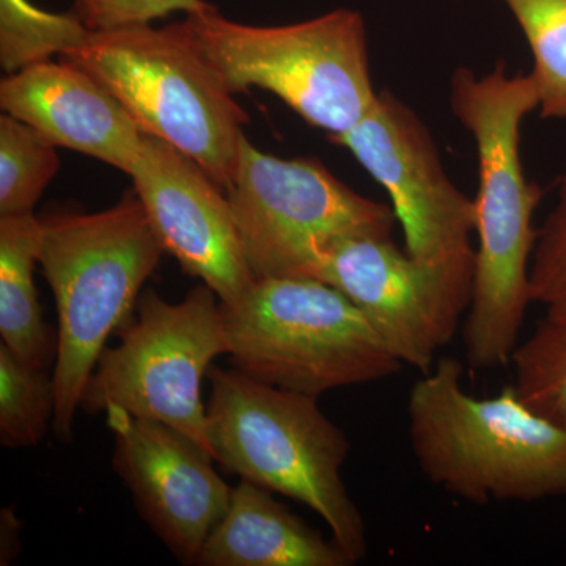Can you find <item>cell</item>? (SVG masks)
Wrapping results in <instances>:
<instances>
[{
	"label": "cell",
	"instance_id": "5b68a950",
	"mask_svg": "<svg viewBox=\"0 0 566 566\" xmlns=\"http://www.w3.org/2000/svg\"><path fill=\"white\" fill-rule=\"evenodd\" d=\"M61 57L102 82L142 133L189 156L229 191L248 114L181 21L92 32Z\"/></svg>",
	"mask_w": 566,
	"mask_h": 566
},
{
	"label": "cell",
	"instance_id": "e0dca14e",
	"mask_svg": "<svg viewBox=\"0 0 566 566\" xmlns=\"http://www.w3.org/2000/svg\"><path fill=\"white\" fill-rule=\"evenodd\" d=\"M92 32L76 13H50L31 0H0V65L18 73L81 46Z\"/></svg>",
	"mask_w": 566,
	"mask_h": 566
},
{
	"label": "cell",
	"instance_id": "2e32d148",
	"mask_svg": "<svg viewBox=\"0 0 566 566\" xmlns=\"http://www.w3.org/2000/svg\"><path fill=\"white\" fill-rule=\"evenodd\" d=\"M40 218H0V338L22 363L48 370L57 337L44 323L33 273L39 264Z\"/></svg>",
	"mask_w": 566,
	"mask_h": 566
},
{
	"label": "cell",
	"instance_id": "d6986e66",
	"mask_svg": "<svg viewBox=\"0 0 566 566\" xmlns=\"http://www.w3.org/2000/svg\"><path fill=\"white\" fill-rule=\"evenodd\" d=\"M55 148L24 122L0 117V218L32 214L61 167Z\"/></svg>",
	"mask_w": 566,
	"mask_h": 566
},
{
	"label": "cell",
	"instance_id": "277c9868",
	"mask_svg": "<svg viewBox=\"0 0 566 566\" xmlns=\"http://www.w3.org/2000/svg\"><path fill=\"white\" fill-rule=\"evenodd\" d=\"M207 378L214 460L241 480L308 506L354 564L363 560V513L342 479L352 444L319 409L318 397L266 385L234 367L212 364Z\"/></svg>",
	"mask_w": 566,
	"mask_h": 566
},
{
	"label": "cell",
	"instance_id": "30bf717a",
	"mask_svg": "<svg viewBox=\"0 0 566 566\" xmlns=\"http://www.w3.org/2000/svg\"><path fill=\"white\" fill-rule=\"evenodd\" d=\"M474 270L475 252L422 262L392 237L360 234L331 244L307 279L344 293L401 364L427 374L468 314Z\"/></svg>",
	"mask_w": 566,
	"mask_h": 566
},
{
	"label": "cell",
	"instance_id": "5bb4252c",
	"mask_svg": "<svg viewBox=\"0 0 566 566\" xmlns=\"http://www.w3.org/2000/svg\"><path fill=\"white\" fill-rule=\"evenodd\" d=\"M0 107L55 147L133 172L145 134L91 73L63 61L36 63L0 82Z\"/></svg>",
	"mask_w": 566,
	"mask_h": 566
},
{
	"label": "cell",
	"instance_id": "ffe728a7",
	"mask_svg": "<svg viewBox=\"0 0 566 566\" xmlns=\"http://www.w3.org/2000/svg\"><path fill=\"white\" fill-rule=\"evenodd\" d=\"M55 386L48 370L22 363L0 344V444L31 449L54 423Z\"/></svg>",
	"mask_w": 566,
	"mask_h": 566
},
{
	"label": "cell",
	"instance_id": "4fadbf2b",
	"mask_svg": "<svg viewBox=\"0 0 566 566\" xmlns=\"http://www.w3.org/2000/svg\"><path fill=\"white\" fill-rule=\"evenodd\" d=\"M128 177L153 232L185 273L210 286L223 304L249 292L255 277L229 196L199 164L145 134L139 161Z\"/></svg>",
	"mask_w": 566,
	"mask_h": 566
},
{
	"label": "cell",
	"instance_id": "52a82bcc",
	"mask_svg": "<svg viewBox=\"0 0 566 566\" xmlns=\"http://www.w3.org/2000/svg\"><path fill=\"white\" fill-rule=\"evenodd\" d=\"M221 311L233 367L266 385L319 397L403 368L363 312L316 279H256Z\"/></svg>",
	"mask_w": 566,
	"mask_h": 566
},
{
	"label": "cell",
	"instance_id": "7402d4cb",
	"mask_svg": "<svg viewBox=\"0 0 566 566\" xmlns=\"http://www.w3.org/2000/svg\"><path fill=\"white\" fill-rule=\"evenodd\" d=\"M531 294L549 318L566 322V163L557 181V202L538 229L531 263Z\"/></svg>",
	"mask_w": 566,
	"mask_h": 566
},
{
	"label": "cell",
	"instance_id": "6da1fadb",
	"mask_svg": "<svg viewBox=\"0 0 566 566\" xmlns=\"http://www.w3.org/2000/svg\"><path fill=\"white\" fill-rule=\"evenodd\" d=\"M450 106L475 142L479 191L474 197V285L463 324L465 360L476 370L505 367L520 345L531 294V263L543 199L524 174L521 126L538 109L531 74L495 63L483 76L460 66L450 81Z\"/></svg>",
	"mask_w": 566,
	"mask_h": 566
},
{
	"label": "cell",
	"instance_id": "ba28073f",
	"mask_svg": "<svg viewBox=\"0 0 566 566\" xmlns=\"http://www.w3.org/2000/svg\"><path fill=\"white\" fill-rule=\"evenodd\" d=\"M221 354H227L221 300L210 286H193L180 303L147 290L133 322L123 326L120 344L99 356L81 409L98 416L120 408L169 424L212 457L202 381Z\"/></svg>",
	"mask_w": 566,
	"mask_h": 566
},
{
	"label": "cell",
	"instance_id": "44dd1931",
	"mask_svg": "<svg viewBox=\"0 0 566 566\" xmlns=\"http://www.w3.org/2000/svg\"><path fill=\"white\" fill-rule=\"evenodd\" d=\"M510 364L524 403L566 430V322L545 316Z\"/></svg>",
	"mask_w": 566,
	"mask_h": 566
},
{
	"label": "cell",
	"instance_id": "3957f363",
	"mask_svg": "<svg viewBox=\"0 0 566 566\" xmlns=\"http://www.w3.org/2000/svg\"><path fill=\"white\" fill-rule=\"evenodd\" d=\"M164 252L136 193L107 210L40 218L36 259L59 319L52 430L62 442L73 439L82 394L107 338L128 322Z\"/></svg>",
	"mask_w": 566,
	"mask_h": 566
},
{
	"label": "cell",
	"instance_id": "8fae6325",
	"mask_svg": "<svg viewBox=\"0 0 566 566\" xmlns=\"http://www.w3.org/2000/svg\"><path fill=\"white\" fill-rule=\"evenodd\" d=\"M329 140L389 193L409 255L446 262L475 252L474 199L453 185L422 118L392 92H378L363 120Z\"/></svg>",
	"mask_w": 566,
	"mask_h": 566
},
{
	"label": "cell",
	"instance_id": "ac0fdd59",
	"mask_svg": "<svg viewBox=\"0 0 566 566\" xmlns=\"http://www.w3.org/2000/svg\"><path fill=\"white\" fill-rule=\"evenodd\" d=\"M526 36L542 118H566V0H502Z\"/></svg>",
	"mask_w": 566,
	"mask_h": 566
},
{
	"label": "cell",
	"instance_id": "8992f818",
	"mask_svg": "<svg viewBox=\"0 0 566 566\" xmlns=\"http://www.w3.org/2000/svg\"><path fill=\"white\" fill-rule=\"evenodd\" d=\"M181 24L233 95L252 87L274 93L327 139L348 133L375 104L359 11L264 28L229 20L211 6Z\"/></svg>",
	"mask_w": 566,
	"mask_h": 566
},
{
	"label": "cell",
	"instance_id": "7c38bea8",
	"mask_svg": "<svg viewBox=\"0 0 566 566\" xmlns=\"http://www.w3.org/2000/svg\"><path fill=\"white\" fill-rule=\"evenodd\" d=\"M104 415L114 434L112 464L142 520L177 560L196 565L233 488L216 471L214 458L181 431L120 408Z\"/></svg>",
	"mask_w": 566,
	"mask_h": 566
},
{
	"label": "cell",
	"instance_id": "603a6c76",
	"mask_svg": "<svg viewBox=\"0 0 566 566\" xmlns=\"http://www.w3.org/2000/svg\"><path fill=\"white\" fill-rule=\"evenodd\" d=\"M210 7L205 0H74V13L93 32L150 24L175 11L191 14Z\"/></svg>",
	"mask_w": 566,
	"mask_h": 566
},
{
	"label": "cell",
	"instance_id": "9c48e42d",
	"mask_svg": "<svg viewBox=\"0 0 566 566\" xmlns=\"http://www.w3.org/2000/svg\"><path fill=\"white\" fill-rule=\"evenodd\" d=\"M253 277H308L318 256L346 237H392V205L353 191L314 158L282 159L241 144L229 191Z\"/></svg>",
	"mask_w": 566,
	"mask_h": 566
},
{
	"label": "cell",
	"instance_id": "7a4b0ae2",
	"mask_svg": "<svg viewBox=\"0 0 566 566\" xmlns=\"http://www.w3.org/2000/svg\"><path fill=\"white\" fill-rule=\"evenodd\" d=\"M461 379L460 360L441 357L409 390V441L422 474L475 505L566 495V430L513 385L479 398Z\"/></svg>",
	"mask_w": 566,
	"mask_h": 566
},
{
	"label": "cell",
	"instance_id": "9a60e30c",
	"mask_svg": "<svg viewBox=\"0 0 566 566\" xmlns=\"http://www.w3.org/2000/svg\"><path fill=\"white\" fill-rule=\"evenodd\" d=\"M273 491L241 480L226 515L212 528L197 566H352L353 558Z\"/></svg>",
	"mask_w": 566,
	"mask_h": 566
}]
</instances>
